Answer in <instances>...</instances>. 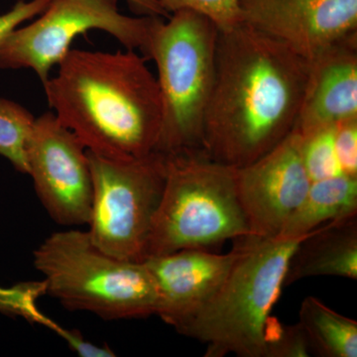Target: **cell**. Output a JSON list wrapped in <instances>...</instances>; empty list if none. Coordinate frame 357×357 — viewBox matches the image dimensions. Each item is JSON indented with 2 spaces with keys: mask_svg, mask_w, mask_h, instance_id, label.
Here are the masks:
<instances>
[{
  "mask_svg": "<svg viewBox=\"0 0 357 357\" xmlns=\"http://www.w3.org/2000/svg\"><path fill=\"white\" fill-rule=\"evenodd\" d=\"M309 62L241 22L220 31L204 152L239 168L267 153L295 126Z\"/></svg>",
  "mask_w": 357,
  "mask_h": 357,
  "instance_id": "1",
  "label": "cell"
},
{
  "mask_svg": "<svg viewBox=\"0 0 357 357\" xmlns=\"http://www.w3.org/2000/svg\"><path fill=\"white\" fill-rule=\"evenodd\" d=\"M43 84L49 107L91 153L112 160L156 152L158 82L135 51L70 50Z\"/></svg>",
  "mask_w": 357,
  "mask_h": 357,
  "instance_id": "2",
  "label": "cell"
},
{
  "mask_svg": "<svg viewBox=\"0 0 357 357\" xmlns=\"http://www.w3.org/2000/svg\"><path fill=\"white\" fill-rule=\"evenodd\" d=\"M312 232L243 237V252L218 292L176 332L206 344V357H265L270 312L284 289L291 257Z\"/></svg>",
  "mask_w": 357,
  "mask_h": 357,
  "instance_id": "3",
  "label": "cell"
},
{
  "mask_svg": "<svg viewBox=\"0 0 357 357\" xmlns=\"http://www.w3.org/2000/svg\"><path fill=\"white\" fill-rule=\"evenodd\" d=\"M47 294L70 311L105 321L157 316L159 294L144 261L121 259L91 241L88 230L53 232L33 252Z\"/></svg>",
  "mask_w": 357,
  "mask_h": 357,
  "instance_id": "4",
  "label": "cell"
},
{
  "mask_svg": "<svg viewBox=\"0 0 357 357\" xmlns=\"http://www.w3.org/2000/svg\"><path fill=\"white\" fill-rule=\"evenodd\" d=\"M220 29L198 13L178 10L160 20L147 58L158 70L162 126L156 152L204 153V128L215 69Z\"/></svg>",
  "mask_w": 357,
  "mask_h": 357,
  "instance_id": "5",
  "label": "cell"
},
{
  "mask_svg": "<svg viewBox=\"0 0 357 357\" xmlns=\"http://www.w3.org/2000/svg\"><path fill=\"white\" fill-rule=\"evenodd\" d=\"M165 185L146 259L252 236L237 191L236 168L201 152L165 155Z\"/></svg>",
  "mask_w": 357,
  "mask_h": 357,
  "instance_id": "6",
  "label": "cell"
},
{
  "mask_svg": "<svg viewBox=\"0 0 357 357\" xmlns=\"http://www.w3.org/2000/svg\"><path fill=\"white\" fill-rule=\"evenodd\" d=\"M88 155L93 185L89 237L115 257L144 261L165 185V155L129 160Z\"/></svg>",
  "mask_w": 357,
  "mask_h": 357,
  "instance_id": "7",
  "label": "cell"
},
{
  "mask_svg": "<svg viewBox=\"0 0 357 357\" xmlns=\"http://www.w3.org/2000/svg\"><path fill=\"white\" fill-rule=\"evenodd\" d=\"M39 17L13 30L0 46V69H31L42 84L70 50L79 35L89 30L109 33L147 58L155 25L162 17H131L119 11L117 0H49Z\"/></svg>",
  "mask_w": 357,
  "mask_h": 357,
  "instance_id": "8",
  "label": "cell"
},
{
  "mask_svg": "<svg viewBox=\"0 0 357 357\" xmlns=\"http://www.w3.org/2000/svg\"><path fill=\"white\" fill-rule=\"evenodd\" d=\"M26 162L27 175L51 220L67 229L88 225L93 196L88 150L53 112L35 117Z\"/></svg>",
  "mask_w": 357,
  "mask_h": 357,
  "instance_id": "9",
  "label": "cell"
},
{
  "mask_svg": "<svg viewBox=\"0 0 357 357\" xmlns=\"http://www.w3.org/2000/svg\"><path fill=\"white\" fill-rule=\"evenodd\" d=\"M237 191L252 236L274 237L304 201L311 185L295 130L248 165L236 168Z\"/></svg>",
  "mask_w": 357,
  "mask_h": 357,
  "instance_id": "10",
  "label": "cell"
},
{
  "mask_svg": "<svg viewBox=\"0 0 357 357\" xmlns=\"http://www.w3.org/2000/svg\"><path fill=\"white\" fill-rule=\"evenodd\" d=\"M241 20L310 62L356 34L357 0H241Z\"/></svg>",
  "mask_w": 357,
  "mask_h": 357,
  "instance_id": "11",
  "label": "cell"
},
{
  "mask_svg": "<svg viewBox=\"0 0 357 357\" xmlns=\"http://www.w3.org/2000/svg\"><path fill=\"white\" fill-rule=\"evenodd\" d=\"M227 255L190 248L145 260L159 294L157 316L178 330L218 292L243 250V237Z\"/></svg>",
  "mask_w": 357,
  "mask_h": 357,
  "instance_id": "12",
  "label": "cell"
},
{
  "mask_svg": "<svg viewBox=\"0 0 357 357\" xmlns=\"http://www.w3.org/2000/svg\"><path fill=\"white\" fill-rule=\"evenodd\" d=\"M356 117L357 34H354L310 61L293 130L305 136Z\"/></svg>",
  "mask_w": 357,
  "mask_h": 357,
  "instance_id": "13",
  "label": "cell"
},
{
  "mask_svg": "<svg viewBox=\"0 0 357 357\" xmlns=\"http://www.w3.org/2000/svg\"><path fill=\"white\" fill-rule=\"evenodd\" d=\"M357 279V215L333 220L307 236L289 262L284 288L310 277Z\"/></svg>",
  "mask_w": 357,
  "mask_h": 357,
  "instance_id": "14",
  "label": "cell"
},
{
  "mask_svg": "<svg viewBox=\"0 0 357 357\" xmlns=\"http://www.w3.org/2000/svg\"><path fill=\"white\" fill-rule=\"evenodd\" d=\"M354 215H357V177L342 174L312 181L304 201L279 236H305L325 223Z\"/></svg>",
  "mask_w": 357,
  "mask_h": 357,
  "instance_id": "15",
  "label": "cell"
},
{
  "mask_svg": "<svg viewBox=\"0 0 357 357\" xmlns=\"http://www.w3.org/2000/svg\"><path fill=\"white\" fill-rule=\"evenodd\" d=\"M298 323L306 335L312 356H357V321L333 311L318 298H305Z\"/></svg>",
  "mask_w": 357,
  "mask_h": 357,
  "instance_id": "16",
  "label": "cell"
},
{
  "mask_svg": "<svg viewBox=\"0 0 357 357\" xmlns=\"http://www.w3.org/2000/svg\"><path fill=\"white\" fill-rule=\"evenodd\" d=\"M34 121V115L20 103L0 98V156L22 174H27L26 144Z\"/></svg>",
  "mask_w": 357,
  "mask_h": 357,
  "instance_id": "17",
  "label": "cell"
},
{
  "mask_svg": "<svg viewBox=\"0 0 357 357\" xmlns=\"http://www.w3.org/2000/svg\"><path fill=\"white\" fill-rule=\"evenodd\" d=\"M302 156L311 181L342 175L335 146V126L302 136Z\"/></svg>",
  "mask_w": 357,
  "mask_h": 357,
  "instance_id": "18",
  "label": "cell"
},
{
  "mask_svg": "<svg viewBox=\"0 0 357 357\" xmlns=\"http://www.w3.org/2000/svg\"><path fill=\"white\" fill-rule=\"evenodd\" d=\"M169 14L191 10L210 18L220 31L231 29L243 22L241 0H158Z\"/></svg>",
  "mask_w": 357,
  "mask_h": 357,
  "instance_id": "19",
  "label": "cell"
},
{
  "mask_svg": "<svg viewBox=\"0 0 357 357\" xmlns=\"http://www.w3.org/2000/svg\"><path fill=\"white\" fill-rule=\"evenodd\" d=\"M311 356L309 342L299 323L287 326L270 318L265 338V357Z\"/></svg>",
  "mask_w": 357,
  "mask_h": 357,
  "instance_id": "20",
  "label": "cell"
},
{
  "mask_svg": "<svg viewBox=\"0 0 357 357\" xmlns=\"http://www.w3.org/2000/svg\"><path fill=\"white\" fill-rule=\"evenodd\" d=\"M335 146L342 174L357 177V117L335 124Z\"/></svg>",
  "mask_w": 357,
  "mask_h": 357,
  "instance_id": "21",
  "label": "cell"
},
{
  "mask_svg": "<svg viewBox=\"0 0 357 357\" xmlns=\"http://www.w3.org/2000/svg\"><path fill=\"white\" fill-rule=\"evenodd\" d=\"M48 3L49 0H20L10 10L0 14V46L13 30L43 13Z\"/></svg>",
  "mask_w": 357,
  "mask_h": 357,
  "instance_id": "22",
  "label": "cell"
},
{
  "mask_svg": "<svg viewBox=\"0 0 357 357\" xmlns=\"http://www.w3.org/2000/svg\"><path fill=\"white\" fill-rule=\"evenodd\" d=\"M134 13L141 16L168 18L170 14L162 7L158 0H126Z\"/></svg>",
  "mask_w": 357,
  "mask_h": 357,
  "instance_id": "23",
  "label": "cell"
}]
</instances>
